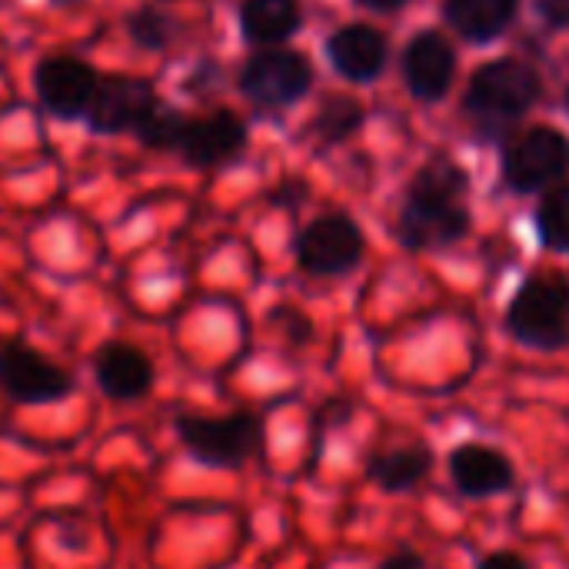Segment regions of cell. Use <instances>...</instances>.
<instances>
[{
    "instance_id": "6",
    "label": "cell",
    "mask_w": 569,
    "mask_h": 569,
    "mask_svg": "<svg viewBox=\"0 0 569 569\" xmlns=\"http://www.w3.org/2000/svg\"><path fill=\"white\" fill-rule=\"evenodd\" d=\"M157 107H160V100H157V90L150 80L127 77V73H107V77H100L93 103L83 120L90 123L93 133L117 137V133L137 130Z\"/></svg>"
},
{
    "instance_id": "9",
    "label": "cell",
    "mask_w": 569,
    "mask_h": 569,
    "mask_svg": "<svg viewBox=\"0 0 569 569\" xmlns=\"http://www.w3.org/2000/svg\"><path fill=\"white\" fill-rule=\"evenodd\" d=\"M93 383L113 403H137L153 390V360L127 340H107L93 353Z\"/></svg>"
},
{
    "instance_id": "13",
    "label": "cell",
    "mask_w": 569,
    "mask_h": 569,
    "mask_svg": "<svg viewBox=\"0 0 569 569\" xmlns=\"http://www.w3.org/2000/svg\"><path fill=\"white\" fill-rule=\"evenodd\" d=\"M243 143H247V130H243L240 117L220 110V113L187 123L180 157L190 167H220V163L233 160L243 150Z\"/></svg>"
},
{
    "instance_id": "14",
    "label": "cell",
    "mask_w": 569,
    "mask_h": 569,
    "mask_svg": "<svg viewBox=\"0 0 569 569\" xmlns=\"http://www.w3.org/2000/svg\"><path fill=\"white\" fill-rule=\"evenodd\" d=\"M453 77V53L437 33H423L407 50V80L417 97H440Z\"/></svg>"
},
{
    "instance_id": "19",
    "label": "cell",
    "mask_w": 569,
    "mask_h": 569,
    "mask_svg": "<svg viewBox=\"0 0 569 569\" xmlns=\"http://www.w3.org/2000/svg\"><path fill=\"white\" fill-rule=\"evenodd\" d=\"M187 117L180 113V110H170V107H157L133 133H137V140L143 143V147H150V150H180V143H183V133H187Z\"/></svg>"
},
{
    "instance_id": "20",
    "label": "cell",
    "mask_w": 569,
    "mask_h": 569,
    "mask_svg": "<svg viewBox=\"0 0 569 569\" xmlns=\"http://www.w3.org/2000/svg\"><path fill=\"white\" fill-rule=\"evenodd\" d=\"M127 33L143 50H163L173 40V20L157 7H140L127 17Z\"/></svg>"
},
{
    "instance_id": "12",
    "label": "cell",
    "mask_w": 569,
    "mask_h": 569,
    "mask_svg": "<svg viewBox=\"0 0 569 569\" xmlns=\"http://www.w3.org/2000/svg\"><path fill=\"white\" fill-rule=\"evenodd\" d=\"M450 480L463 497L487 500L513 487V467L487 443H460L450 453Z\"/></svg>"
},
{
    "instance_id": "10",
    "label": "cell",
    "mask_w": 569,
    "mask_h": 569,
    "mask_svg": "<svg viewBox=\"0 0 569 569\" xmlns=\"http://www.w3.org/2000/svg\"><path fill=\"white\" fill-rule=\"evenodd\" d=\"M240 87L260 107H283L310 87V67L290 50H263L243 67Z\"/></svg>"
},
{
    "instance_id": "2",
    "label": "cell",
    "mask_w": 569,
    "mask_h": 569,
    "mask_svg": "<svg viewBox=\"0 0 569 569\" xmlns=\"http://www.w3.org/2000/svg\"><path fill=\"white\" fill-rule=\"evenodd\" d=\"M180 447L203 467L240 470L263 450V420L257 413H227V417H197L180 413L173 420Z\"/></svg>"
},
{
    "instance_id": "25",
    "label": "cell",
    "mask_w": 569,
    "mask_h": 569,
    "mask_svg": "<svg viewBox=\"0 0 569 569\" xmlns=\"http://www.w3.org/2000/svg\"><path fill=\"white\" fill-rule=\"evenodd\" d=\"M367 7H377V10H390V7H400L403 0H363Z\"/></svg>"
},
{
    "instance_id": "21",
    "label": "cell",
    "mask_w": 569,
    "mask_h": 569,
    "mask_svg": "<svg viewBox=\"0 0 569 569\" xmlns=\"http://www.w3.org/2000/svg\"><path fill=\"white\" fill-rule=\"evenodd\" d=\"M540 237L553 250L569 247V187L553 190L540 207Z\"/></svg>"
},
{
    "instance_id": "5",
    "label": "cell",
    "mask_w": 569,
    "mask_h": 569,
    "mask_svg": "<svg viewBox=\"0 0 569 569\" xmlns=\"http://www.w3.org/2000/svg\"><path fill=\"white\" fill-rule=\"evenodd\" d=\"M97 70L70 53L43 57L33 70V90L43 107V113L57 120H80L87 117L93 93H97Z\"/></svg>"
},
{
    "instance_id": "1",
    "label": "cell",
    "mask_w": 569,
    "mask_h": 569,
    "mask_svg": "<svg viewBox=\"0 0 569 569\" xmlns=\"http://www.w3.org/2000/svg\"><path fill=\"white\" fill-rule=\"evenodd\" d=\"M463 183V173L450 163H433L417 177L410 203L400 217V237L407 247H447L467 233V210L460 207Z\"/></svg>"
},
{
    "instance_id": "4",
    "label": "cell",
    "mask_w": 569,
    "mask_h": 569,
    "mask_svg": "<svg viewBox=\"0 0 569 569\" xmlns=\"http://www.w3.org/2000/svg\"><path fill=\"white\" fill-rule=\"evenodd\" d=\"M0 390L23 407H50L73 397L77 383L67 367L20 337L0 340Z\"/></svg>"
},
{
    "instance_id": "7",
    "label": "cell",
    "mask_w": 569,
    "mask_h": 569,
    "mask_svg": "<svg viewBox=\"0 0 569 569\" xmlns=\"http://www.w3.org/2000/svg\"><path fill=\"white\" fill-rule=\"evenodd\" d=\"M363 233L347 217H320L297 240V260L313 277H337L357 267Z\"/></svg>"
},
{
    "instance_id": "23",
    "label": "cell",
    "mask_w": 569,
    "mask_h": 569,
    "mask_svg": "<svg viewBox=\"0 0 569 569\" xmlns=\"http://www.w3.org/2000/svg\"><path fill=\"white\" fill-rule=\"evenodd\" d=\"M477 569H530V563H527L520 553L500 550V553H490V557H483Z\"/></svg>"
},
{
    "instance_id": "15",
    "label": "cell",
    "mask_w": 569,
    "mask_h": 569,
    "mask_svg": "<svg viewBox=\"0 0 569 569\" xmlns=\"http://www.w3.org/2000/svg\"><path fill=\"white\" fill-rule=\"evenodd\" d=\"M430 467H433V453L423 443H407V447L377 453L370 460V480L383 493H407L430 477Z\"/></svg>"
},
{
    "instance_id": "16",
    "label": "cell",
    "mask_w": 569,
    "mask_h": 569,
    "mask_svg": "<svg viewBox=\"0 0 569 569\" xmlns=\"http://www.w3.org/2000/svg\"><path fill=\"white\" fill-rule=\"evenodd\" d=\"M330 57L347 77L370 80L383 67V40L367 27H347L330 40Z\"/></svg>"
},
{
    "instance_id": "11",
    "label": "cell",
    "mask_w": 569,
    "mask_h": 569,
    "mask_svg": "<svg viewBox=\"0 0 569 569\" xmlns=\"http://www.w3.org/2000/svg\"><path fill=\"white\" fill-rule=\"evenodd\" d=\"M569 163V143L557 130H530L507 157V180L517 190H537L557 180Z\"/></svg>"
},
{
    "instance_id": "17",
    "label": "cell",
    "mask_w": 569,
    "mask_h": 569,
    "mask_svg": "<svg viewBox=\"0 0 569 569\" xmlns=\"http://www.w3.org/2000/svg\"><path fill=\"white\" fill-rule=\"evenodd\" d=\"M240 23L247 40L253 43H277L290 37L300 23V10L293 0H247L240 10Z\"/></svg>"
},
{
    "instance_id": "18",
    "label": "cell",
    "mask_w": 569,
    "mask_h": 569,
    "mask_svg": "<svg viewBox=\"0 0 569 569\" xmlns=\"http://www.w3.org/2000/svg\"><path fill=\"white\" fill-rule=\"evenodd\" d=\"M517 0H450V20L467 37H493L513 17Z\"/></svg>"
},
{
    "instance_id": "3",
    "label": "cell",
    "mask_w": 569,
    "mask_h": 569,
    "mask_svg": "<svg viewBox=\"0 0 569 569\" xmlns=\"http://www.w3.org/2000/svg\"><path fill=\"white\" fill-rule=\"evenodd\" d=\"M507 330L530 350L569 347V287L557 277H533L507 310Z\"/></svg>"
},
{
    "instance_id": "22",
    "label": "cell",
    "mask_w": 569,
    "mask_h": 569,
    "mask_svg": "<svg viewBox=\"0 0 569 569\" xmlns=\"http://www.w3.org/2000/svg\"><path fill=\"white\" fill-rule=\"evenodd\" d=\"M357 123H360V110H357V103L347 100V97L330 100L327 110L320 113V130H323L327 137H347Z\"/></svg>"
},
{
    "instance_id": "24",
    "label": "cell",
    "mask_w": 569,
    "mask_h": 569,
    "mask_svg": "<svg viewBox=\"0 0 569 569\" xmlns=\"http://www.w3.org/2000/svg\"><path fill=\"white\" fill-rule=\"evenodd\" d=\"M377 569H427V560L417 550H397L393 557H387Z\"/></svg>"
},
{
    "instance_id": "8",
    "label": "cell",
    "mask_w": 569,
    "mask_h": 569,
    "mask_svg": "<svg viewBox=\"0 0 569 569\" xmlns=\"http://www.w3.org/2000/svg\"><path fill=\"white\" fill-rule=\"evenodd\" d=\"M537 100V77L520 63H490L470 87V110L483 120H513Z\"/></svg>"
}]
</instances>
